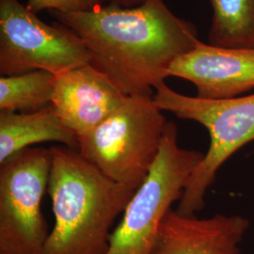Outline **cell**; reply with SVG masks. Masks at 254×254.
Returning <instances> with one entry per match:
<instances>
[{"label": "cell", "mask_w": 254, "mask_h": 254, "mask_svg": "<svg viewBox=\"0 0 254 254\" xmlns=\"http://www.w3.org/2000/svg\"><path fill=\"white\" fill-rule=\"evenodd\" d=\"M89 50L73 30L38 18L19 0H0V73L44 70L59 75L91 64Z\"/></svg>", "instance_id": "7"}, {"label": "cell", "mask_w": 254, "mask_h": 254, "mask_svg": "<svg viewBox=\"0 0 254 254\" xmlns=\"http://www.w3.org/2000/svg\"><path fill=\"white\" fill-rule=\"evenodd\" d=\"M169 76L194 84L202 99H229L254 89V47H222L199 42L178 57Z\"/></svg>", "instance_id": "8"}, {"label": "cell", "mask_w": 254, "mask_h": 254, "mask_svg": "<svg viewBox=\"0 0 254 254\" xmlns=\"http://www.w3.org/2000/svg\"><path fill=\"white\" fill-rule=\"evenodd\" d=\"M147 0H102V2L117 5L124 8H136L144 4Z\"/></svg>", "instance_id": "15"}, {"label": "cell", "mask_w": 254, "mask_h": 254, "mask_svg": "<svg viewBox=\"0 0 254 254\" xmlns=\"http://www.w3.org/2000/svg\"><path fill=\"white\" fill-rule=\"evenodd\" d=\"M44 142L78 148L77 136L64 126L52 104L34 112L0 111V164Z\"/></svg>", "instance_id": "11"}, {"label": "cell", "mask_w": 254, "mask_h": 254, "mask_svg": "<svg viewBox=\"0 0 254 254\" xmlns=\"http://www.w3.org/2000/svg\"><path fill=\"white\" fill-rule=\"evenodd\" d=\"M51 149L30 147L0 164V254H43L50 234L42 213Z\"/></svg>", "instance_id": "6"}, {"label": "cell", "mask_w": 254, "mask_h": 254, "mask_svg": "<svg viewBox=\"0 0 254 254\" xmlns=\"http://www.w3.org/2000/svg\"><path fill=\"white\" fill-rule=\"evenodd\" d=\"M213 9L209 44L254 47V0H209Z\"/></svg>", "instance_id": "12"}, {"label": "cell", "mask_w": 254, "mask_h": 254, "mask_svg": "<svg viewBox=\"0 0 254 254\" xmlns=\"http://www.w3.org/2000/svg\"><path fill=\"white\" fill-rule=\"evenodd\" d=\"M249 227V220L240 216L199 218L171 209L151 254H241L238 245Z\"/></svg>", "instance_id": "10"}, {"label": "cell", "mask_w": 254, "mask_h": 254, "mask_svg": "<svg viewBox=\"0 0 254 254\" xmlns=\"http://www.w3.org/2000/svg\"><path fill=\"white\" fill-rule=\"evenodd\" d=\"M167 124L154 95L127 96L98 127L78 137L77 151L111 180L139 188L159 154Z\"/></svg>", "instance_id": "3"}, {"label": "cell", "mask_w": 254, "mask_h": 254, "mask_svg": "<svg viewBox=\"0 0 254 254\" xmlns=\"http://www.w3.org/2000/svg\"><path fill=\"white\" fill-rule=\"evenodd\" d=\"M57 75L37 70L0 77V111L34 112L51 105Z\"/></svg>", "instance_id": "13"}, {"label": "cell", "mask_w": 254, "mask_h": 254, "mask_svg": "<svg viewBox=\"0 0 254 254\" xmlns=\"http://www.w3.org/2000/svg\"><path fill=\"white\" fill-rule=\"evenodd\" d=\"M154 100L162 111L205 127L210 146L191 175L177 212L190 216L202 210L204 197L218 170L241 147L254 140V93L229 99H202L173 91L165 83L155 89Z\"/></svg>", "instance_id": "4"}, {"label": "cell", "mask_w": 254, "mask_h": 254, "mask_svg": "<svg viewBox=\"0 0 254 254\" xmlns=\"http://www.w3.org/2000/svg\"><path fill=\"white\" fill-rule=\"evenodd\" d=\"M50 149L55 223L43 254H107L111 228L138 188L111 180L77 150Z\"/></svg>", "instance_id": "2"}, {"label": "cell", "mask_w": 254, "mask_h": 254, "mask_svg": "<svg viewBox=\"0 0 254 254\" xmlns=\"http://www.w3.org/2000/svg\"><path fill=\"white\" fill-rule=\"evenodd\" d=\"M204 154L181 148L178 129L168 122L159 154L111 233L107 254H151L165 216L181 200Z\"/></svg>", "instance_id": "5"}, {"label": "cell", "mask_w": 254, "mask_h": 254, "mask_svg": "<svg viewBox=\"0 0 254 254\" xmlns=\"http://www.w3.org/2000/svg\"><path fill=\"white\" fill-rule=\"evenodd\" d=\"M103 4L102 0H27V7L37 14L45 9L65 12L88 11Z\"/></svg>", "instance_id": "14"}, {"label": "cell", "mask_w": 254, "mask_h": 254, "mask_svg": "<svg viewBox=\"0 0 254 254\" xmlns=\"http://www.w3.org/2000/svg\"><path fill=\"white\" fill-rule=\"evenodd\" d=\"M79 37L91 65L126 95H154L169 77L171 64L200 42L196 27L176 16L163 0L136 8L103 4L79 12L50 10Z\"/></svg>", "instance_id": "1"}, {"label": "cell", "mask_w": 254, "mask_h": 254, "mask_svg": "<svg viewBox=\"0 0 254 254\" xmlns=\"http://www.w3.org/2000/svg\"><path fill=\"white\" fill-rule=\"evenodd\" d=\"M127 96L105 73L88 64L57 75L51 104L78 138L98 127Z\"/></svg>", "instance_id": "9"}]
</instances>
